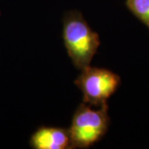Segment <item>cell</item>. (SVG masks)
I'll return each mask as SVG.
<instances>
[{"label": "cell", "mask_w": 149, "mask_h": 149, "mask_svg": "<svg viewBox=\"0 0 149 149\" xmlns=\"http://www.w3.org/2000/svg\"><path fill=\"white\" fill-rule=\"evenodd\" d=\"M62 24V37L70 59L77 69H85L91 65L100 45L98 33L78 11L66 13Z\"/></svg>", "instance_id": "obj_1"}, {"label": "cell", "mask_w": 149, "mask_h": 149, "mask_svg": "<svg viewBox=\"0 0 149 149\" xmlns=\"http://www.w3.org/2000/svg\"><path fill=\"white\" fill-rule=\"evenodd\" d=\"M109 122L108 104L100 107L80 104L68 128L72 148H88L100 141L107 133Z\"/></svg>", "instance_id": "obj_2"}, {"label": "cell", "mask_w": 149, "mask_h": 149, "mask_svg": "<svg viewBox=\"0 0 149 149\" xmlns=\"http://www.w3.org/2000/svg\"><path fill=\"white\" fill-rule=\"evenodd\" d=\"M120 77L116 73L104 68L91 67L81 70L74 84L83 95V102L94 107L106 104L107 100L117 91Z\"/></svg>", "instance_id": "obj_3"}, {"label": "cell", "mask_w": 149, "mask_h": 149, "mask_svg": "<svg viewBox=\"0 0 149 149\" xmlns=\"http://www.w3.org/2000/svg\"><path fill=\"white\" fill-rule=\"evenodd\" d=\"M29 144L34 149H71L69 130L57 127L43 126L35 131Z\"/></svg>", "instance_id": "obj_4"}, {"label": "cell", "mask_w": 149, "mask_h": 149, "mask_svg": "<svg viewBox=\"0 0 149 149\" xmlns=\"http://www.w3.org/2000/svg\"><path fill=\"white\" fill-rule=\"evenodd\" d=\"M128 9L149 29V0H126Z\"/></svg>", "instance_id": "obj_5"}, {"label": "cell", "mask_w": 149, "mask_h": 149, "mask_svg": "<svg viewBox=\"0 0 149 149\" xmlns=\"http://www.w3.org/2000/svg\"><path fill=\"white\" fill-rule=\"evenodd\" d=\"M0 15H1V12H0Z\"/></svg>", "instance_id": "obj_6"}]
</instances>
